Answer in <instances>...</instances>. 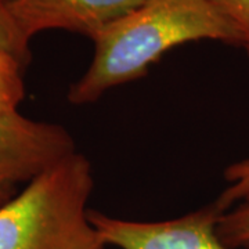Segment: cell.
Returning <instances> with one entry per match:
<instances>
[{"label":"cell","mask_w":249,"mask_h":249,"mask_svg":"<svg viewBox=\"0 0 249 249\" xmlns=\"http://www.w3.org/2000/svg\"><path fill=\"white\" fill-rule=\"evenodd\" d=\"M223 211L216 202L162 222L124 220L98 211H89V219L106 245L119 249H232L217 235Z\"/></svg>","instance_id":"obj_4"},{"label":"cell","mask_w":249,"mask_h":249,"mask_svg":"<svg viewBox=\"0 0 249 249\" xmlns=\"http://www.w3.org/2000/svg\"><path fill=\"white\" fill-rule=\"evenodd\" d=\"M226 178L230 186L224 190L219 199L214 202L223 212L237 204L241 198L249 193V160L237 162L226 170Z\"/></svg>","instance_id":"obj_10"},{"label":"cell","mask_w":249,"mask_h":249,"mask_svg":"<svg viewBox=\"0 0 249 249\" xmlns=\"http://www.w3.org/2000/svg\"><path fill=\"white\" fill-rule=\"evenodd\" d=\"M91 40L93 60L68 93L76 106L145 76L165 53L188 42L216 40L240 47L234 29L208 0H144Z\"/></svg>","instance_id":"obj_1"},{"label":"cell","mask_w":249,"mask_h":249,"mask_svg":"<svg viewBox=\"0 0 249 249\" xmlns=\"http://www.w3.org/2000/svg\"><path fill=\"white\" fill-rule=\"evenodd\" d=\"M142 3L144 0H9L10 11L28 42L50 29L93 39Z\"/></svg>","instance_id":"obj_5"},{"label":"cell","mask_w":249,"mask_h":249,"mask_svg":"<svg viewBox=\"0 0 249 249\" xmlns=\"http://www.w3.org/2000/svg\"><path fill=\"white\" fill-rule=\"evenodd\" d=\"M93 170L75 151L0 206V249H106L89 219Z\"/></svg>","instance_id":"obj_2"},{"label":"cell","mask_w":249,"mask_h":249,"mask_svg":"<svg viewBox=\"0 0 249 249\" xmlns=\"http://www.w3.org/2000/svg\"><path fill=\"white\" fill-rule=\"evenodd\" d=\"M31 42L21 34L16 19L10 11L9 0H0V53L17 57L24 65L31 61Z\"/></svg>","instance_id":"obj_8"},{"label":"cell","mask_w":249,"mask_h":249,"mask_svg":"<svg viewBox=\"0 0 249 249\" xmlns=\"http://www.w3.org/2000/svg\"><path fill=\"white\" fill-rule=\"evenodd\" d=\"M217 14L234 29L249 58V0H208Z\"/></svg>","instance_id":"obj_9"},{"label":"cell","mask_w":249,"mask_h":249,"mask_svg":"<svg viewBox=\"0 0 249 249\" xmlns=\"http://www.w3.org/2000/svg\"><path fill=\"white\" fill-rule=\"evenodd\" d=\"M75 151L72 136L61 124L35 121L19 111L0 116V206Z\"/></svg>","instance_id":"obj_3"},{"label":"cell","mask_w":249,"mask_h":249,"mask_svg":"<svg viewBox=\"0 0 249 249\" xmlns=\"http://www.w3.org/2000/svg\"><path fill=\"white\" fill-rule=\"evenodd\" d=\"M27 65L9 53H0V116L18 111L25 97L24 70Z\"/></svg>","instance_id":"obj_6"},{"label":"cell","mask_w":249,"mask_h":249,"mask_svg":"<svg viewBox=\"0 0 249 249\" xmlns=\"http://www.w3.org/2000/svg\"><path fill=\"white\" fill-rule=\"evenodd\" d=\"M217 235L232 249L249 247V193L220 214Z\"/></svg>","instance_id":"obj_7"}]
</instances>
